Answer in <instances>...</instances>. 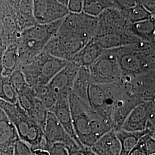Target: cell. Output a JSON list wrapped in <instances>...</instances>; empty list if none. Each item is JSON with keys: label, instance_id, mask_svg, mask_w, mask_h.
<instances>
[{"label": "cell", "instance_id": "obj_1", "mask_svg": "<svg viewBox=\"0 0 155 155\" xmlns=\"http://www.w3.org/2000/svg\"><path fill=\"white\" fill-rule=\"evenodd\" d=\"M97 25V17L83 12L70 13L63 18L57 32L45 45L43 51L54 57L71 61L95 37Z\"/></svg>", "mask_w": 155, "mask_h": 155}, {"label": "cell", "instance_id": "obj_2", "mask_svg": "<svg viewBox=\"0 0 155 155\" xmlns=\"http://www.w3.org/2000/svg\"><path fill=\"white\" fill-rule=\"evenodd\" d=\"M69 104L74 130L84 147L90 148L113 129L110 122L92 110L89 104L71 93Z\"/></svg>", "mask_w": 155, "mask_h": 155}, {"label": "cell", "instance_id": "obj_3", "mask_svg": "<svg viewBox=\"0 0 155 155\" xmlns=\"http://www.w3.org/2000/svg\"><path fill=\"white\" fill-rule=\"evenodd\" d=\"M122 78L155 72V44L140 41L116 49Z\"/></svg>", "mask_w": 155, "mask_h": 155}, {"label": "cell", "instance_id": "obj_4", "mask_svg": "<svg viewBox=\"0 0 155 155\" xmlns=\"http://www.w3.org/2000/svg\"><path fill=\"white\" fill-rule=\"evenodd\" d=\"M0 109L14 126L19 139L28 144L32 152L36 150H47L48 145L43 137V129L18 102L12 104L0 100Z\"/></svg>", "mask_w": 155, "mask_h": 155}, {"label": "cell", "instance_id": "obj_5", "mask_svg": "<svg viewBox=\"0 0 155 155\" xmlns=\"http://www.w3.org/2000/svg\"><path fill=\"white\" fill-rule=\"evenodd\" d=\"M63 20L45 25L38 24L20 33L16 41L20 66L43 51L45 45L57 32Z\"/></svg>", "mask_w": 155, "mask_h": 155}, {"label": "cell", "instance_id": "obj_6", "mask_svg": "<svg viewBox=\"0 0 155 155\" xmlns=\"http://www.w3.org/2000/svg\"><path fill=\"white\" fill-rule=\"evenodd\" d=\"M69 62L43 51L21 64L18 70L22 72L29 86L35 88L47 85Z\"/></svg>", "mask_w": 155, "mask_h": 155}, {"label": "cell", "instance_id": "obj_7", "mask_svg": "<svg viewBox=\"0 0 155 155\" xmlns=\"http://www.w3.org/2000/svg\"><path fill=\"white\" fill-rule=\"evenodd\" d=\"M88 68L91 83L110 84L122 78L116 49L103 50L100 56Z\"/></svg>", "mask_w": 155, "mask_h": 155}, {"label": "cell", "instance_id": "obj_8", "mask_svg": "<svg viewBox=\"0 0 155 155\" xmlns=\"http://www.w3.org/2000/svg\"><path fill=\"white\" fill-rule=\"evenodd\" d=\"M155 101L144 102L133 109L124 122L121 129L128 132L147 130L155 133Z\"/></svg>", "mask_w": 155, "mask_h": 155}, {"label": "cell", "instance_id": "obj_9", "mask_svg": "<svg viewBox=\"0 0 155 155\" xmlns=\"http://www.w3.org/2000/svg\"><path fill=\"white\" fill-rule=\"evenodd\" d=\"M97 18V29L94 38L109 34L131 32V24L127 22L121 12L116 8L106 9Z\"/></svg>", "mask_w": 155, "mask_h": 155}, {"label": "cell", "instance_id": "obj_10", "mask_svg": "<svg viewBox=\"0 0 155 155\" xmlns=\"http://www.w3.org/2000/svg\"><path fill=\"white\" fill-rule=\"evenodd\" d=\"M33 15L38 24L45 25L63 19L70 12L56 0L33 1Z\"/></svg>", "mask_w": 155, "mask_h": 155}, {"label": "cell", "instance_id": "obj_11", "mask_svg": "<svg viewBox=\"0 0 155 155\" xmlns=\"http://www.w3.org/2000/svg\"><path fill=\"white\" fill-rule=\"evenodd\" d=\"M80 67L73 61H70L47 84L50 91L57 99L69 97L71 93L72 84Z\"/></svg>", "mask_w": 155, "mask_h": 155}, {"label": "cell", "instance_id": "obj_12", "mask_svg": "<svg viewBox=\"0 0 155 155\" xmlns=\"http://www.w3.org/2000/svg\"><path fill=\"white\" fill-rule=\"evenodd\" d=\"M43 137L48 145V148L50 145L55 143L63 144L68 150L74 147H80L67 133L54 114L50 111L48 112L45 123Z\"/></svg>", "mask_w": 155, "mask_h": 155}, {"label": "cell", "instance_id": "obj_13", "mask_svg": "<svg viewBox=\"0 0 155 155\" xmlns=\"http://www.w3.org/2000/svg\"><path fill=\"white\" fill-rule=\"evenodd\" d=\"M48 111L54 114L67 133L83 150L84 147L78 140L74 130L69 104V97H62L58 98L55 104Z\"/></svg>", "mask_w": 155, "mask_h": 155}, {"label": "cell", "instance_id": "obj_14", "mask_svg": "<svg viewBox=\"0 0 155 155\" xmlns=\"http://www.w3.org/2000/svg\"><path fill=\"white\" fill-rule=\"evenodd\" d=\"M20 32L38 24L33 11V1H11Z\"/></svg>", "mask_w": 155, "mask_h": 155}, {"label": "cell", "instance_id": "obj_15", "mask_svg": "<svg viewBox=\"0 0 155 155\" xmlns=\"http://www.w3.org/2000/svg\"><path fill=\"white\" fill-rule=\"evenodd\" d=\"M94 39L103 50L116 49L141 41L131 32L109 34Z\"/></svg>", "mask_w": 155, "mask_h": 155}, {"label": "cell", "instance_id": "obj_16", "mask_svg": "<svg viewBox=\"0 0 155 155\" xmlns=\"http://www.w3.org/2000/svg\"><path fill=\"white\" fill-rule=\"evenodd\" d=\"M90 148L97 155H120L121 150L120 142L113 129L102 136Z\"/></svg>", "mask_w": 155, "mask_h": 155}, {"label": "cell", "instance_id": "obj_17", "mask_svg": "<svg viewBox=\"0 0 155 155\" xmlns=\"http://www.w3.org/2000/svg\"><path fill=\"white\" fill-rule=\"evenodd\" d=\"M19 140L14 126L0 109V150L13 147Z\"/></svg>", "mask_w": 155, "mask_h": 155}, {"label": "cell", "instance_id": "obj_18", "mask_svg": "<svg viewBox=\"0 0 155 155\" xmlns=\"http://www.w3.org/2000/svg\"><path fill=\"white\" fill-rule=\"evenodd\" d=\"M103 50L93 38L74 56L71 61L78 66L88 67L100 56Z\"/></svg>", "mask_w": 155, "mask_h": 155}, {"label": "cell", "instance_id": "obj_19", "mask_svg": "<svg viewBox=\"0 0 155 155\" xmlns=\"http://www.w3.org/2000/svg\"><path fill=\"white\" fill-rule=\"evenodd\" d=\"M91 83L89 68L80 67L73 82L71 93L89 104L88 94Z\"/></svg>", "mask_w": 155, "mask_h": 155}, {"label": "cell", "instance_id": "obj_20", "mask_svg": "<svg viewBox=\"0 0 155 155\" xmlns=\"http://www.w3.org/2000/svg\"><path fill=\"white\" fill-rule=\"evenodd\" d=\"M131 32L140 40L155 44V17L143 21L130 24Z\"/></svg>", "mask_w": 155, "mask_h": 155}, {"label": "cell", "instance_id": "obj_21", "mask_svg": "<svg viewBox=\"0 0 155 155\" xmlns=\"http://www.w3.org/2000/svg\"><path fill=\"white\" fill-rule=\"evenodd\" d=\"M2 74L5 76H9L20 66V56L16 42L12 43L6 47L1 61Z\"/></svg>", "mask_w": 155, "mask_h": 155}, {"label": "cell", "instance_id": "obj_22", "mask_svg": "<svg viewBox=\"0 0 155 155\" xmlns=\"http://www.w3.org/2000/svg\"><path fill=\"white\" fill-rule=\"evenodd\" d=\"M114 131L121 147L120 155H129L137 144L139 140L147 133H149L147 130L141 132H128L120 129Z\"/></svg>", "mask_w": 155, "mask_h": 155}, {"label": "cell", "instance_id": "obj_23", "mask_svg": "<svg viewBox=\"0 0 155 155\" xmlns=\"http://www.w3.org/2000/svg\"><path fill=\"white\" fill-rule=\"evenodd\" d=\"M114 6L115 1H83V12L90 16L98 17L106 9Z\"/></svg>", "mask_w": 155, "mask_h": 155}, {"label": "cell", "instance_id": "obj_24", "mask_svg": "<svg viewBox=\"0 0 155 155\" xmlns=\"http://www.w3.org/2000/svg\"><path fill=\"white\" fill-rule=\"evenodd\" d=\"M136 5L132 8L121 11L119 10L127 22L133 24L148 20L155 17L141 5L138 1H136Z\"/></svg>", "mask_w": 155, "mask_h": 155}, {"label": "cell", "instance_id": "obj_25", "mask_svg": "<svg viewBox=\"0 0 155 155\" xmlns=\"http://www.w3.org/2000/svg\"><path fill=\"white\" fill-rule=\"evenodd\" d=\"M0 100L10 104L17 102V95L12 84L9 76H5L2 74V69L0 64Z\"/></svg>", "mask_w": 155, "mask_h": 155}, {"label": "cell", "instance_id": "obj_26", "mask_svg": "<svg viewBox=\"0 0 155 155\" xmlns=\"http://www.w3.org/2000/svg\"><path fill=\"white\" fill-rule=\"evenodd\" d=\"M17 95V102L19 105L28 113L33 108L37 98L34 90L28 86Z\"/></svg>", "mask_w": 155, "mask_h": 155}, {"label": "cell", "instance_id": "obj_27", "mask_svg": "<svg viewBox=\"0 0 155 155\" xmlns=\"http://www.w3.org/2000/svg\"><path fill=\"white\" fill-rule=\"evenodd\" d=\"M48 112V110L42 102L36 98L33 108L27 114L43 130Z\"/></svg>", "mask_w": 155, "mask_h": 155}, {"label": "cell", "instance_id": "obj_28", "mask_svg": "<svg viewBox=\"0 0 155 155\" xmlns=\"http://www.w3.org/2000/svg\"><path fill=\"white\" fill-rule=\"evenodd\" d=\"M9 79L17 94L29 86L20 70H17L12 72L9 75Z\"/></svg>", "mask_w": 155, "mask_h": 155}, {"label": "cell", "instance_id": "obj_29", "mask_svg": "<svg viewBox=\"0 0 155 155\" xmlns=\"http://www.w3.org/2000/svg\"><path fill=\"white\" fill-rule=\"evenodd\" d=\"M31 153L32 150L28 144L19 140L13 146L12 155H29Z\"/></svg>", "mask_w": 155, "mask_h": 155}, {"label": "cell", "instance_id": "obj_30", "mask_svg": "<svg viewBox=\"0 0 155 155\" xmlns=\"http://www.w3.org/2000/svg\"><path fill=\"white\" fill-rule=\"evenodd\" d=\"M50 155H68V150L61 143H55L50 145L47 150Z\"/></svg>", "mask_w": 155, "mask_h": 155}, {"label": "cell", "instance_id": "obj_31", "mask_svg": "<svg viewBox=\"0 0 155 155\" xmlns=\"http://www.w3.org/2000/svg\"><path fill=\"white\" fill-rule=\"evenodd\" d=\"M144 136L139 140L137 144L128 155H150L146 148Z\"/></svg>", "mask_w": 155, "mask_h": 155}, {"label": "cell", "instance_id": "obj_32", "mask_svg": "<svg viewBox=\"0 0 155 155\" xmlns=\"http://www.w3.org/2000/svg\"><path fill=\"white\" fill-rule=\"evenodd\" d=\"M83 1L71 0L68 1L67 9L71 13L79 14L83 12Z\"/></svg>", "mask_w": 155, "mask_h": 155}, {"label": "cell", "instance_id": "obj_33", "mask_svg": "<svg viewBox=\"0 0 155 155\" xmlns=\"http://www.w3.org/2000/svg\"><path fill=\"white\" fill-rule=\"evenodd\" d=\"M136 1L124 0V1H115V6L117 9L120 11L127 9L132 8L136 5Z\"/></svg>", "mask_w": 155, "mask_h": 155}, {"label": "cell", "instance_id": "obj_34", "mask_svg": "<svg viewBox=\"0 0 155 155\" xmlns=\"http://www.w3.org/2000/svg\"><path fill=\"white\" fill-rule=\"evenodd\" d=\"M138 2L144 8L149 12L150 13L154 16L155 15V1H150V0H142L138 1Z\"/></svg>", "mask_w": 155, "mask_h": 155}, {"label": "cell", "instance_id": "obj_35", "mask_svg": "<svg viewBox=\"0 0 155 155\" xmlns=\"http://www.w3.org/2000/svg\"><path fill=\"white\" fill-rule=\"evenodd\" d=\"M68 150V155H83L82 149L79 147H74Z\"/></svg>", "mask_w": 155, "mask_h": 155}, {"label": "cell", "instance_id": "obj_36", "mask_svg": "<svg viewBox=\"0 0 155 155\" xmlns=\"http://www.w3.org/2000/svg\"><path fill=\"white\" fill-rule=\"evenodd\" d=\"M33 153L36 155H50L49 152L47 150H36L32 151Z\"/></svg>", "mask_w": 155, "mask_h": 155}, {"label": "cell", "instance_id": "obj_37", "mask_svg": "<svg viewBox=\"0 0 155 155\" xmlns=\"http://www.w3.org/2000/svg\"><path fill=\"white\" fill-rule=\"evenodd\" d=\"M82 152L83 155H97L89 147H84Z\"/></svg>", "mask_w": 155, "mask_h": 155}, {"label": "cell", "instance_id": "obj_38", "mask_svg": "<svg viewBox=\"0 0 155 155\" xmlns=\"http://www.w3.org/2000/svg\"><path fill=\"white\" fill-rule=\"evenodd\" d=\"M59 2L61 4V5H63L64 6H66L67 8V5L68 4V1H66V0H59Z\"/></svg>", "mask_w": 155, "mask_h": 155}, {"label": "cell", "instance_id": "obj_39", "mask_svg": "<svg viewBox=\"0 0 155 155\" xmlns=\"http://www.w3.org/2000/svg\"><path fill=\"white\" fill-rule=\"evenodd\" d=\"M35 155V153H33V152H32V153H31V154H30V155Z\"/></svg>", "mask_w": 155, "mask_h": 155}, {"label": "cell", "instance_id": "obj_40", "mask_svg": "<svg viewBox=\"0 0 155 155\" xmlns=\"http://www.w3.org/2000/svg\"><path fill=\"white\" fill-rule=\"evenodd\" d=\"M155 155V154H152V155Z\"/></svg>", "mask_w": 155, "mask_h": 155}]
</instances>
